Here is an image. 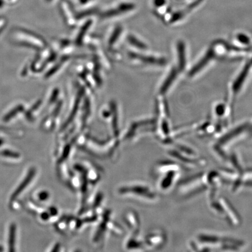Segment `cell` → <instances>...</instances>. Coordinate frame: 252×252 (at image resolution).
Wrapping results in <instances>:
<instances>
[{"instance_id": "obj_1", "label": "cell", "mask_w": 252, "mask_h": 252, "mask_svg": "<svg viewBox=\"0 0 252 252\" xmlns=\"http://www.w3.org/2000/svg\"><path fill=\"white\" fill-rule=\"evenodd\" d=\"M189 244L192 250L197 252L241 251L246 247L241 239L206 231L198 233Z\"/></svg>"}, {"instance_id": "obj_2", "label": "cell", "mask_w": 252, "mask_h": 252, "mask_svg": "<svg viewBox=\"0 0 252 252\" xmlns=\"http://www.w3.org/2000/svg\"><path fill=\"white\" fill-rule=\"evenodd\" d=\"M252 131V123H242L217 138L211 149L217 158L226 162L232 149L246 138L251 137Z\"/></svg>"}, {"instance_id": "obj_3", "label": "cell", "mask_w": 252, "mask_h": 252, "mask_svg": "<svg viewBox=\"0 0 252 252\" xmlns=\"http://www.w3.org/2000/svg\"><path fill=\"white\" fill-rule=\"evenodd\" d=\"M217 216L224 219L230 225L238 226L242 220L237 211L226 198L217 197Z\"/></svg>"}, {"instance_id": "obj_4", "label": "cell", "mask_w": 252, "mask_h": 252, "mask_svg": "<svg viewBox=\"0 0 252 252\" xmlns=\"http://www.w3.org/2000/svg\"><path fill=\"white\" fill-rule=\"evenodd\" d=\"M15 34L18 45L20 44L21 45L30 46L36 49H42L46 46L45 40L29 31L18 30Z\"/></svg>"}, {"instance_id": "obj_5", "label": "cell", "mask_w": 252, "mask_h": 252, "mask_svg": "<svg viewBox=\"0 0 252 252\" xmlns=\"http://www.w3.org/2000/svg\"><path fill=\"white\" fill-rule=\"evenodd\" d=\"M245 65L238 77L235 78L234 81H233L231 89L232 96L234 97L233 99L241 94L243 90L242 88H244L246 83L252 75V59Z\"/></svg>"}, {"instance_id": "obj_6", "label": "cell", "mask_w": 252, "mask_h": 252, "mask_svg": "<svg viewBox=\"0 0 252 252\" xmlns=\"http://www.w3.org/2000/svg\"><path fill=\"white\" fill-rule=\"evenodd\" d=\"M136 5L134 2L128 1H122L116 3V4L110 8L108 10L103 12L102 14L103 18H112L116 17L126 12L134 10Z\"/></svg>"}, {"instance_id": "obj_7", "label": "cell", "mask_w": 252, "mask_h": 252, "mask_svg": "<svg viewBox=\"0 0 252 252\" xmlns=\"http://www.w3.org/2000/svg\"><path fill=\"white\" fill-rule=\"evenodd\" d=\"M233 45L252 52V37L245 32H238L233 36Z\"/></svg>"}, {"instance_id": "obj_8", "label": "cell", "mask_w": 252, "mask_h": 252, "mask_svg": "<svg viewBox=\"0 0 252 252\" xmlns=\"http://www.w3.org/2000/svg\"><path fill=\"white\" fill-rule=\"evenodd\" d=\"M31 178L32 176L30 175L29 177H27L25 179V182H24L23 184H21L20 187L17 189V191H16L15 196H17L18 194H20L22 190H23V189H25V187H26V185L28 184H29V182L31 181Z\"/></svg>"}, {"instance_id": "obj_9", "label": "cell", "mask_w": 252, "mask_h": 252, "mask_svg": "<svg viewBox=\"0 0 252 252\" xmlns=\"http://www.w3.org/2000/svg\"><path fill=\"white\" fill-rule=\"evenodd\" d=\"M4 22L2 21L1 23H0V32H1L2 30L3 29V28H4Z\"/></svg>"}, {"instance_id": "obj_10", "label": "cell", "mask_w": 252, "mask_h": 252, "mask_svg": "<svg viewBox=\"0 0 252 252\" xmlns=\"http://www.w3.org/2000/svg\"><path fill=\"white\" fill-rule=\"evenodd\" d=\"M82 4H86L88 2H90L91 0H80Z\"/></svg>"}, {"instance_id": "obj_11", "label": "cell", "mask_w": 252, "mask_h": 252, "mask_svg": "<svg viewBox=\"0 0 252 252\" xmlns=\"http://www.w3.org/2000/svg\"><path fill=\"white\" fill-rule=\"evenodd\" d=\"M184 1H188V2H189L191 1L192 0H184Z\"/></svg>"}]
</instances>
